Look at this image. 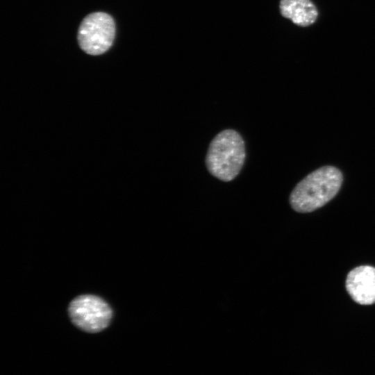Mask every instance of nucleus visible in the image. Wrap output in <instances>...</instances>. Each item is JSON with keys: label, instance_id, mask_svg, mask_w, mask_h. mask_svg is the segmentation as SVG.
<instances>
[{"label": "nucleus", "instance_id": "nucleus-1", "mask_svg": "<svg viewBox=\"0 0 375 375\" xmlns=\"http://www.w3.org/2000/svg\"><path fill=\"white\" fill-rule=\"evenodd\" d=\"M343 181L341 171L324 166L310 173L294 188L290 196L292 208L310 212L324 206L339 192Z\"/></svg>", "mask_w": 375, "mask_h": 375}, {"label": "nucleus", "instance_id": "nucleus-2", "mask_svg": "<svg viewBox=\"0 0 375 375\" xmlns=\"http://www.w3.org/2000/svg\"><path fill=\"white\" fill-rule=\"evenodd\" d=\"M242 136L235 130L226 129L211 141L206 156L209 172L223 181H231L240 172L245 159Z\"/></svg>", "mask_w": 375, "mask_h": 375}, {"label": "nucleus", "instance_id": "nucleus-3", "mask_svg": "<svg viewBox=\"0 0 375 375\" xmlns=\"http://www.w3.org/2000/svg\"><path fill=\"white\" fill-rule=\"evenodd\" d=\"M116 33L112 17L104 12L88 15L81 22L77 35L80 48L86 53L97 56L112 45Z\"/></svg>", "mask_w": 375, "mask_h": 375}, {"label": "nucleus", "instance_id": "nucleus-4", "mask_svg": "<svg viewBox=\"0 0 375 375\" xmlns=\"http://www.w3.org/2000/svg\"><path fill=\"white\" fill-rule=\"evenodd\" d=\"M69 316L78 328L88 333H97L110 323L112 311L102 298L83 294L74 298L68 308Z\"/></svg>", "mask_w": 375, "mask_h": 375}, {"label": "nucleus", "instance_id": "nucleus-5", "mask_svg": "<svg viewBox=\"0 0 375 375\" xmlns=\"http://www.w3.org/2000/svg\"><path fill=\"white\" fill-rule=\"evenodd\" d=\"M345 286L351 299L360 305L375 303V267L358 266L349 272Z\"/></svg>", "mask_w": 375, "mask_h": 375}, {"label": "nucleus", "instance_id": "nucleus-6", "mask_svg": "<svg viewBox=\"0 0 375 375\" xmlns=\"http://www.w3.org/2000/svg\"><path fill=\"white\" fill-rule=\"evenodd\" d=\"M281 15L300 26L313 24L317 17V10L310 0H281Z\"/></svg>", "mask_w": 375, "mask_h": 375}]
</instances>
